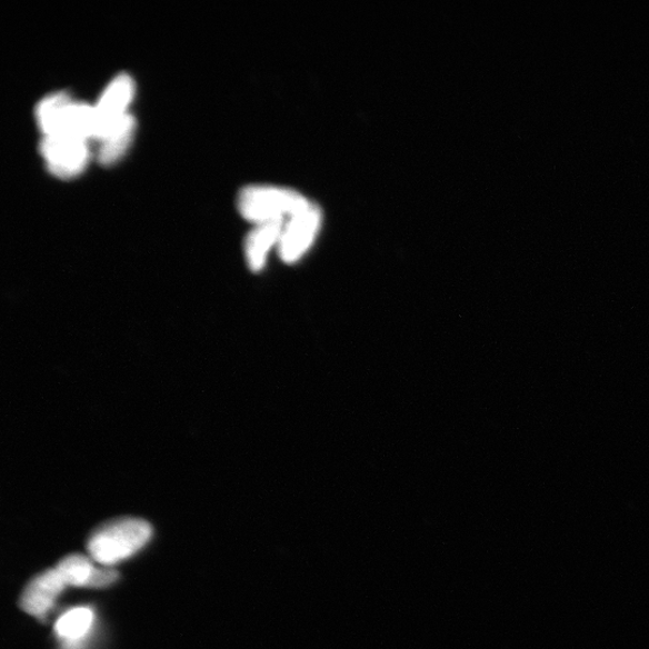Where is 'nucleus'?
<instances>
[{"label": "nucleus", "mask_w": 649, "mask_h": 649, "mask_svg": "<svg viewBox=\"0 0 649 649\" xmlns=\"http://www.w3.org/2000/svg\"><path fill=\"white\" fill-rule=\"evenodd\" d=\"M92 623L93 612L90 609L80 608L73 609L59 618L54 629L59 638L77 641L90 631Z\"/></svg>", "instance_id": "nucleus-10"}, {"label": "nucleus", "mask_w": 649, "mask_h": 649, "mask_svg": "<svg viewBox=\"0 0 649 649\" xmlns=\"http://www.w3.org/2000/svg\"><path fill=\"white\" fill-rule=\"evenodd\" d=\"M118 573L111 569H96L88 587H107L117 580Z\"/></svg>", "instance_id": "nucleus-12"}, {"label": "nucleus", "mask_w": 649, "mask_h": 649, "mask_svg": "<svg viewBox=\"0 0 649 649\" xmlns=\"http://www.w3.org/2000/svg\"><path fill=\"white\" fill-rule=\"evenodd\" d=\"M137 121L134 116L128 114L123 120L110 129L98 142L97 158L99 164L110 167L120 160L128 151L134 139Z\"/></svg>", "instance_id": "nucleus-9"}, {"label": "nucleus", "mask_w": 649, "mask_h": 649, "mask_svg": "<svg viewBox=\"0 0 649 649\" xmlns=\"http://www.w3.org/2000/svg\"><path fill=\"white\" fill-rule=\"evenodd\" d=\"M321 223L322 212L314 203L287 219L278 243L280 258L288 263L298 261L313 244Z\"/></svg>", "instance_id": "nucleus-6"}, {"label": "nucleus", "mask_w": 649, "mask_h": 649, "mask_svg": "<svg viewBox=\"0 0 649 649\" xmlns=\"http://www.w3.org/2000/svg\"><path fill=\"white\" fill-rule=\"evenodd\" d=\"M88 142L67 136H46L40 140L39 151L53 176L70 180L83 172L90 160Z\"/></svg>", "instance_id": "nucleus-4"}, {"label": "nucleus", "mask_w": 649, "mask_h": 649, "mask_svg": "<svg viewBox=\"0 0 649 649\" xmlns=\"http://www.w3.org/2000/svg\"><path fill=\"white\" fill-rule=\"evenodd\" d=\"M136 94L134 80L127 72L118 73L101 93L94 109L96 138L99 141L116 124L120 123L129 112L132 98Z\"/></svg>", "instance_id": "nucleus-5"}, {"label": "nucleus", "mask_w": 649, "mask_h": 649, "mask_svg": "<svg viewBox=\"0 0 649 649\" xmlns=\"http://www.w3.org/2000/svg\"><path fill=\"white\" fill-rule=\"evenodd\" d=\"M36 118L42 137L67 136L86 141L96 138L93 106L73 101L66 92L42 98L36 108Z\"/></svg>", "instance_id": "nucleus-1"}, {"label": "nucleus", "mask_w": 649, "mask_h": 649, "mask_svg": "<svg viewBox=\"0 0 649 649\" xmlns=\"http://www.w3.org/2000/svg\"><path fill=\"white\" fill-rule=\"evenodd\" d=\"M311 203L300 191L278 186H248L238 198L240 214L254 224L287 220Z\"/></svg>", "instance_id": "nucleus-3"}, {"label": "nucleus", "mask_w": 649, "mask_h": 649, "mask_svg": "<svg viewBox=\"0 0 649 649\" xmlns=\"http://www.w3.org/2000/svg\"><path fill=\"white\" fill-rule=\"evenodd\" d=\"M67 583L57 569L42 572L31 581L21 597V609L38 618L46 617Z\"/></svg>", "instance_id": "nucleus-7"}, {"label": "nucleus", "mask_w": 649, "mask_h": 649, "mask_svg": "<svg viewBox=\"0 0 649 649\" xmlns=\"http://www.w3.org/2000/svg\"><path fill=\"white\" fill-rule=\"evenodd\" d=\"M152 537V527L140 519H121L97 528L88 540V551L97 562L106 566L140 551Z\"/></svg>", "instance_id": "nucleus-2"}, {"label": "nucleus", "mask_w": 649, "mask_h": 649, "mask_svg": "<svg viewBox=\"0 0 649 649\" xmlns=\"http://www.w3.org/2000/svg\"><path fill=\"white\" fill-rule=\"evenodd\" d=\"M286 220L267 221L256 224L244 241V256L248 267L252 271H261L267 263L270 250L280 240Z\"/></svg>", "instance_id": "nucleus-8"}, {"label": "nucleus", "mask_w": 649, "mask_h": 649, "mask_svg": "<svg viewBox=\"0 0 649 649\" xmlns=\"http://www.w3.org/2000/svg\"><path fill=\"white\" fill-rule=\"evenodd\" d=\"M94 568L90 560L81 555H70L61 560L57 571L68 586L88 587L93 577Z\"/></svg>", "instance_id": "nucleus-11"}]
</instances>
